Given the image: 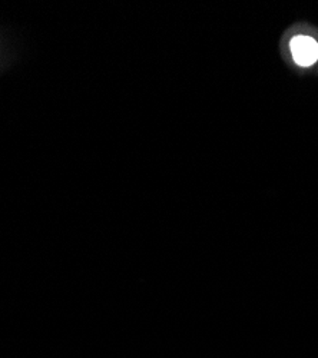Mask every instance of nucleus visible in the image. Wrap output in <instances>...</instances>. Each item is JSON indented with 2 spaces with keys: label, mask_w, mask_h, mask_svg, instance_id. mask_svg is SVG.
I'll return each instance as SVG.
<instances>
[{
  "label": "nucleus",
  "mask_w": 318,
  "mask_h": 358,
  "mask_svg": "<svg viewBox=\"0 0 318 358\" xmlns=\"http://www.w3.org/2000/svg\"><path fill=\"white\" fill-rule=\"evenodd\" d=\"M291 53L300 66H311L318 59V45L308 36H297L291 41Z\"/></svg>",
  "instance_id": "nucleus-1"
}]
</instances>
